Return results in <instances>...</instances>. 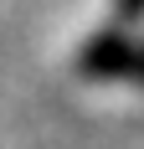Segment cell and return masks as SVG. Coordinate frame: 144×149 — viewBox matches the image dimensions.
<instances>
[{
  "label": "cell",
  "instance_id": "1",
  "mask_svg": "<svg viewBox=\"0 0 144 149\" xmlns=\"http://www.w3.org/2000/svg\"><path fill=\"white\" fill-rule=\"evenodd\" d=\"M87 67L108 82L144 88V0H118V21L93 41Z\"/></svg>",
  "mask_w": 144,
  "mask_h": 149
}]
</instances>
